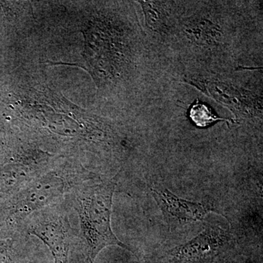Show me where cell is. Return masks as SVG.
Returning a JSON list of instances; mask_svg holds the SVG:
<instances>
[{"instance_id":"7a4b0ae2","label":"cell","mask_w":263,"mask_h":263,"mask_svg":"<svg viewBox=\"0 0 263 263\" xmlns=\"http://www.w3.org/2000/svg\"><path fill=\"white\" fill-rule=\"evenodd\" d=\"M66 190L65 179L55 172L31 180L18 192L0 201V235L11 234L34 213L59 203Z\"/></svg>"},{"instance_id":"3957f363","label":"cell","mask_w":263,"mask_h":263,"mask_svg":"<svg viewBox=\"0 0 263 263\" xmlns=\"http://www.w3.org/2000/svg\"><path fill=\"white\" fill-rule=\"evenodd\" d=\"M24 221L27 233L46 245L54 263H69L72 229L60 203L34 213Z\"/></svg>"},{"instance_id":"6da1fadb","label":"cell","mask_w":263,"mask_h":263,"mask_svg":"<svg viewBox=\"0 0 263 263\" xmlns=\"http://www.w3.org/2000/svg\"><path fill=\"white\" fill-rule=\"evenodd\" d=\"M117 179H86L73 192L74 206L80 221L81 236L90 263H95L105 247L117 246L133 252L118 239L111 228L113 197Z\"/></svg>"},{"instance_id":"8992f818","label":"cell","mask_w":263,"mask_h":263,"mask_svg":"<svg viewBox=\"0 0 263 263\" xmlns=\"http://www.w3.org/2000/svg\"><path fill=\"white\" fill-rule=\"evenodd\" d=\"M190 118L199 127H206L212 123L224 120V119L215 117L212 114V109L205 104L199 103L198 101L190 109Z\"/></svg>"},{"instance_id":"277c9868","label":"cell","mask_w":263,"mask_h":263,"mask_svg":"<svg viewBox=\"0 0 263 263\" xmlns=\"http://www.w3.org/2000/svg\"><path fill=\"white\" fill-rule=\"evenodd\" d=\"M230 240L226 230L208 226L193 239L171 249L162 258L167 263L211 262L224 252Z\"/></svg>"},{"instance_id":"52a82bcc","label":"cell","mask_w":263,"mask_h":263,"mask_svg":"<svg viewBox=\"0 0 263 263\" xmlns=\"http://www.w3.org/2000/svg\"><path fill=\"white\" fill-rule=\"evenodd\" d=\"M14 240L0 238V263H13Z\"/></svg>"},{"instance_id":"5b68a950","label":"cell","mask_w":263,"mask_h":263,"mask_svg":"<svg viewBox=\"0 0 263 263\" xmlns=\"http://www.w3.org/2000/svg\"><path fill=\"white\" fill-rule=\"evenodd\" d=\"M148 188L164 219L172 228L202 221L210 211L201 203L180 198L160 183H151Z\"/></svg>"}]
</instances>
